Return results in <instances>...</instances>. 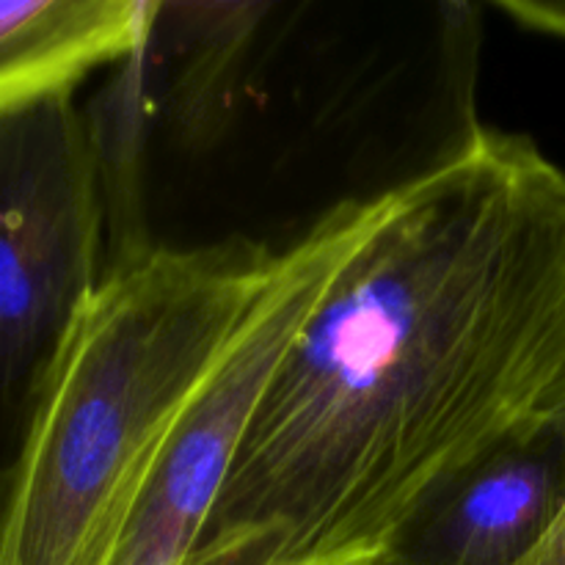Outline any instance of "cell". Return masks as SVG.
<instances>
[{"instance_id": "cell-1", "label": "cell", "mask_w": 565, "mask_h": 565, "mask_svg": "<svg viewBox=\"0 0 565 565\" xmlns=\"http://www.w3.org/2000/svg\"><path fill=\"white\" fill-rule=\"evenodd\" d=\"M565 375V171L475 127L386 191L281 356L188 565L390 552Z\"/></svg>"}, {"instance_id": "cell-8", "label": "cell", "mask_w": 565, "mask_h": 565, "mask_svg": "<svg viewBox=\"0 0 565 565\" xmlns=\"http://www.w3.org/2000/svg\"><path fill=\"white\" fill-rule=\"evenodd\" d=\"M511 11L527 17L530 25L565 36V6H511Z\"/></svg>"}, {"instance_id": "cell-3", "label": "cell", "mask_w": 565, "mask_h": 565, "mask_svg": "<svg viewBox=\"0 0 565 565\" xmlns=\"http://www.w3.org/2000/svg\"><path fill=\"white\" fill-rule=\"evenodd\" d=\"M99 259V160L75 99L0 121V469L103 279Z\"/></svg>"}, {"instance_id": "cell-5", "label": "cell", "mask_w": 565, "mask_h": 565, "mask_svg": "<svg viewBox=\"0 0 565 565\" xmlns=\"http://www.w3.org/2000/svg\"><path fill=\"white\" fill-rule=\"evenodd\" d=\"M565 508V401L552 395L447 483L392 541L386 565H522Z\"/></svg>"}, {"instance_id": "cell-2", "label": "cell", "mask_w": 565, "mask_h": 565, "mask_svg": "<svg viewBox=\"0 0 565 565\" xmlns=\"http://www.w3.org/2000/svg\"><path fill=\"white\" fill-rule=\"evenodd\" d=\"M279 254L143 243L105 268L0 469V565H110L152 469Z\"/></svg>"}, {"instance_id": "cell-6", "label": "cell", "mask_w": 565, "mask_h": 565, "mask_svg": "<svg viewBox=\"0 0 565 565\" xmlns=\"http://www.w3.org/2000/svg\"><path fill=\"white\" fill-rule=\"evenodd\" d=\"M160 9L143 0H0V121L72 97L94 70L136 53Z\"/></svg>"}, {"instance_id": "cell-7", "label": "cell", "mask_w": 565, "mask_h": 565, "mask_svg": "<svg viewBox=\"0 0 565 565\" xmlns=\"http://www.w3.org/2000/svg\"><path fill=\"white\" fill-rule=\"evenodd\" d=\"M555 395L565 401V375L561 379V384L555 386ZM522 565H565V508L561 519L555 522V527H552L550 535L544 539V544H541Z\"/></svg>"}, {"instance_id": "cell-4", "label": "cell", "mask_w": 565, "mask_h": 565, "mask_svg": "<svg viewBox=\"0 0 565 565\" xmlns=\"http://www.w3.org/2000/svg\"><path fill=\"white\" fill-rule=\"evenodd\" d=\"M384 210L386 191L345 199L281 248L274 279L166 441L110 565H188L281 356Z\"/></svg>"}, {"instance_id": "cell-9", "label": "cell", "mask_w": 565, "mask_h": 565, "mask_svg": "<svg viewBox=\"0 0 565 565\" xmlns=\"http://www.w3.org/2000/svg\"><path fill=\"white\" fill-rule=\"evenodd\" d=\"M290 565H386V555L384 552L359 550V552H342V555L312 557V561H298Z\"/></svg>"}]
</instances>
